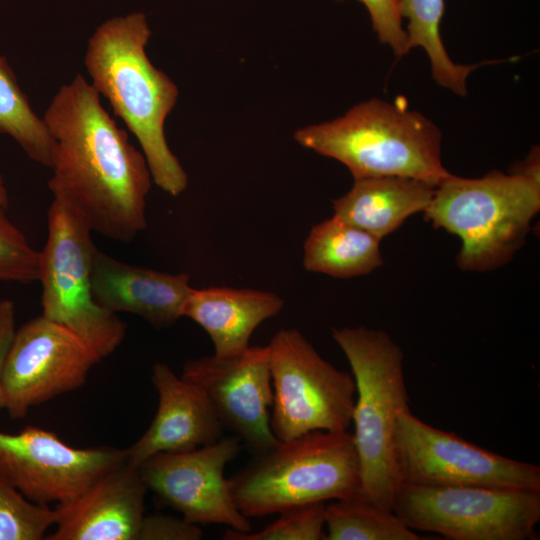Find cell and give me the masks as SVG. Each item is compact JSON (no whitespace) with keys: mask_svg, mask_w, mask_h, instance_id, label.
I'll return each mask as SVG.
<instances>
[{"mask_svg":"<svg viewBox=\"0 0 540 540\" xmlns=\"http://www.w3.org/2000/svg\"><path fill=\"white\" fill-rule=\"evenodd\" d=\"M43 120L56 141L48 187L93 232L131 242L146 228L151 173L144 154L130 142L81 75L62 85Z\"/></svg>","mask_w":540,"mask_h":540,"instance_id":"cell-1","label":"cell"},{"mask_svg":"<svg viewBox=\"0 0 540 540\" xmlns=\"http://www.w3.org/2000/svg\"><path fill=\"white\" fill-rule=\"evenodd\" d=\"M151 34L142 12L109 19L89 38L84 64L92 86L137 138L154 183L178 196L188 176L168 146L164 127L179 91L146 55Z\"/></svg>","mask_w":540,"mask_h":540,"instance_id":"cell-2","label":"cell"},{"mask_svg":"<svg viewBox=\"0 0 540 540\" xmlns=\"http://www.w3.org/2000/svg\"><path fill=\"white\" fill-rule=\"evenodd\" d=\"M293 138L345 165L354 179L399 176L437 187L451 174L441 160L440 129L401 98L362 101L333 120L298 128Z\"/></svg>","mask_w":540,"mask_h":540,"instance_id":"cell-3","label":"cell"},{"mask_svg":"<svg viewBox=\"0 0 540 540\" xmlns=\"http://www.w3.org/2000/svg\"><path fill=\"white\" fill-rule=\"evenodd\" d=\"M540 210L539 149L522 167L480 178L450 174L436 188L425 219L458 236L456 257L463 271L483 272L509 262L522 247Z\"/></svg>","mask_w":540,"mask_h":540,"instance_id":"cell-4","label":"cell"},{"mask_svg":"<svg viewBox=\"0 0 540 540\" xmlns=\"http://www.w3.org/2000/svg\"><path fill=\"white\" fill-rule=\"evenodd\" d=\"M331 331L355 381L352 435L360 465V494L392 509L401 485L396 452L398 419L409 409L403 352L381 329L358 326Z\"/></svg>","mask_w":540,"mask_h":540,"instance_id":"cell-5","label":"cell"},{"mask_svg":"<svg viewBox=\"0 0 540 540\" xmlns=\"http://www.w3.org/2000/svg\"><path fill=\"white\" fill-rule=\"evenodd\" d=\"M238 510L247 518L360 493V465L348 431L315 430L253 458L228 479Z\"/></svg>","mask_w":540,"mask_h":540,"instance_id":"cell-6","label":"cell"},{"mask_svg":"<svg viewBox=\"0 0 540 540\" xmlns=\"http://www.w3.org/2000/svg\"><path fill=\"white\" fill-rule=\"evenodd\" d=\"M47 224V240L39 251L42 315L75 333L102 360L123 342L127 326L93 297V231L57 198L49 207Z\"/></svg>","mask_w":540,"mask_h":540,"instance_id":"cell-7","label":"cell"},{"mask_svg":"<svg viewBox=\"0 0 540 540\" xmlns=\"http://www.w3.org/2000/svg\"><path fill=\"white\" fill-rule=\"evenodd\" d=\"M267 346L273 388L270 425L276 438L347 431L356 398L353 376L326 361L296 328L280 329Z\"/></svg>","mask_w":540,"mask_h":540,"instance_id":"cell-8","label":"cell"},{"mask_svg":"<svg viewBox=\"0 0 540 540\" xmlns=\"http://www.w3.org/2000/svg\"><path fill=\"white\" fill-rule=\"evenodd\" d=\"M392 509L412 530L450 540H531L540 490L401 484Z\"/></svg>","mask_w":540,"mask_h":540,"instance_id":"cell-9","label":"cell"},{"mask_svg":"<svg viewBox=\"0 0 540 540\" xmlns=\"http://www.w3.org/2000/svg\"><path fill=\"white\" fill-rule=\"evenodd\" d=\"M401 484L540 490V467L496 454L403 411L396 431Z\"/></svg>","mask_w":540,"mask_h":540,"instance_id":"cell-10","label":"cell"},{"mask_svg":"<svg viewBox=\"0 0 540 540\" xmlns=\"http://www.w3.org/2000/svg\"><path fill=\"white\" fill-rule=\"evenodd\" d=\"M101 359L68 328L43 315L15 331L3 369L5 408L12 419L78 389Z\"/></svg>","mask_w":540,"mask_h":540,"instance_id":"cell-11","label":"cell"},{"mask_svg":"<svg viewBox=\"0 0 540 540\" xmlns=\"http://www.w3.org/2000/svg\"><path fill=\"white\" fill-rule=\"evenodd\" d=\"M124 462L126 449L75 448L35 426L16 434L0 431V472L37 504L69 502Z\"/></svg>","mask_w":540,"mask_h":540,"instance_id":"cell-12","label":"cell"},{"mask_svg":"<svg viewBox=\"0 0 540 540\" xmlns=\"http://www.w3.org/2000/svg\"><path fill=\"white\" fill-rule=\"evenodd\" d=\"M181 377L202 390L223 430L236 435L253 455L280 441L270 425L273 388L267 345L187 360Z\"/></svg>","mask_w":540,"mask_h":540,"instance_id":"cell-13","label":"cell"},{"mask_svg":"<svg viewBox=\"0 0 540 540\" xmlns=\"http://www.w3.org/2000/svg\"><path fill=\"white\" fill-rule=\"evenodd\" d=\"M236 435L181 453H157L137 468L147 489L195 524H224L249 532L251 524L236 507L224 470L241 450Z\"/></svg>","mask_w":540,"mask_h":540,"instance_id":"cell-14","label":"cell"},{"mask_svg":"<svg viewBox=\"0 0 540 540\" xmlns=\"http://www.w3.org/2000/svg\"><path fill=\"white\" fill-rule=\"evenodd\" d=\"M147 490L138 468L124 462L57 504L55 529L45 540H137Z\"/></svg>","mask_w":540,"mask_h":540,"instance_id":"cell-15","label":"cell"},{"mask_svg":"<svg viewBox=\"0 0 540 540\" xmlns=\"http://www.w3.org/2000/svg\"><path fill=\"white\" fill-rule=\"evenodd\" d=\"M151 380L159 397L157 412L145 433L126 448L128 464L138 467L154 454L187 452L222 437L223 428L198 386L164 363L153 366Z\"/></svg>","mask_w":540,"mask_h":540,"instance_id":"cell-16","label":"cell"},{"mask_svg":"<svg viewBox=\"0 0 540 540\" xmlns=\"http://www.w3.org/2000/svg\"><path fill=\"white\" fill-rule=\"evenodd\" d=\"M95 301L113 312L140 316L157 328L183 317V308L193 289L185 273L171 274L115 259L97 247L91 265Z\"/></svg>","mask_w":540,"mask_h":540,"instance_id":"cell-17","label":"cell"},{"mask_svg":"<svg viewBox=\"0 0 540 540\" xmlns=\"http://www.w3.org/2000/svg\"><path fill=\"white\" fill-rule=\"evenodd\" d=\"M283 306L284 300L273 292L210 286L192 289L182 316L207 332L215 355L230 356L247 349L256 328Z\"/></svg>","mask_w":540,"mask_h":540,"instance_id":"cell-18","label":"cell"},{"mask_svg":"<svg viewBox=\"0 0 540 540\" xmlns=\"http://www.w3.org/2000/svg\"><path fill=\"white\" fill-rule=\"evenodd\" d=\"M435 188L430 183L408 177L354 179L351 189L333 200L334 215L382 240L407 218L424 212Z\"/></svg>","mask_w":540,"mask_h":540,"instance_id":"cell-19","label":"cell"},{"mask_svg":"<svg viewBox=\"0 0 540 540\" xmlns=\"http://www.w3.org/2000/svg\"><path fill=\"white\" fill-rule=\"evenodd\" d=\"M380 241L333 214L309 231L303 244V266L334 278L366 275L383 264Z\"/></svg>","mask_w":540,"mask_h":540,"instance_id":"cell-20","label":"cell"},{"mask_svg":"<svg viewBox=\"0 0 540 540\" xmlns=\"http://www.w3.org/2000/svg\"><path fill=\"white\" fill-rule=\"evenodd\" d=\"M409 49L420 47L426 52L432 78L453 93L467 94V79L481 64L463 65L455 63L442 41L440 26L444 15V0H400Z\"/></svg>","mask_w":540,"mask_h":540,"instance_id":"cell-21","label":"cell"},{"mask_svg":"<svg viewBox=\"0 0 540 540\" xmlns=\"http://www.w3.org/2000/svg\"><path fill=\"white\" fill-rule=\"evenodd\" d=\"M327 540H420L389 508L382 507L360 493L335 499L325 505Z\"/></svg>","mask_w":540,"mask_h":540,"instance_id":"cell-22","label":"cell"},{"mask_svg":"<svg viewBox=\"0 0 540 540\" xmlns=\"http://www.w3.org/2000/svg\"><path fill=\"white\" fill-rule=\"evenodd\" d=\"M0 134L13 138L33 161L51 168L56 141L32 109L7 59L0 55Z\"/></svg>","mask_w":540,"mask_h":540,"instance_id":"cell-23","label":"cell"},{"mask_svg":"<svg viewBox=\"0 0 540 540\" xmlns=\"http://www.w3.org/2000/svg\"><path fill=\"white\" fill-rule=\"evenodd\" d=\"M56 510L27 499L0 472V540H45Z\"/></svg>","mask_w":540,"mask_h":540,"instance_id":"cell-24","label":"cell"},{"mask_svg":"<svg viewBox=\"0 0 540 540\" xmlns=\"http://www.w3.org/2000/svg\"><path fill=\"white\" fill-rule=\"evenodd\" d=\"M326 502L296 505L279 512L263 530L251 533L228 529L224 540H320L324 539Z\"/></svg>","mask_w":540,"mask_h":540,"instance_id":"cell-25","label":"cell"},{"mask_svg":"<svg viewBox=\"0 0 540 540\" xmlns=\"http://www.w3.org/2000/svg\"><path fill=\"white\" fill-rule=\"evenodd\" d=\"M6 210L0 204V282L38 281L39 251L9 219Z\"/></svg>","mask_w":540,"mask_h":540,"instance_id":"cell-26","label":"cell"},{"mask_svg":"<svg viewBox=\"0 0 540 540\" xmlns=\"http://www.w3.org/2000/svg\"><path fill=\"white\" fill-rule=\"evenodd\" d=\"M367 9L378 40L402 57L409 53L408 37L403 27L400 0H358Z\"/></svg>","mask_w":540,"mask_h":540,"instance_id":"cell-27","label":"cell"},{"mask_svg":"<svg viewBox=\"0 0 540 540\" xmlns=\"http://www.w3.org/2000/svg\"><path fill=\"white\" fill-rule=\"evenodd\" d=\"M198 524L162 513L144 515L137 540H200Z\"/></svg>","mask_w":540,"mask_h":540,"instance_id":"cell-28","label":"cell"},{"mask_svg":"<svg viewBox=\"0 0 540 540\" xmlns=\"http://www.w3.org/2000/svg\"><path fill=\"white\" fill-rule=\"evenodd\" d=\"M15 331L14 303L0 295V409L5 408L2 384L3 369Z\"/></svg>","mask_w":540,"mask_h":540,"instance_id":"cell-29","label":"cell"},{"mask_svg":"<svg viewBox=\"0 0 540 540\" xmlns=\"http://www.w3.org/2000/svg\"><path fill=\"white\" fill-rule=\"evenodd\" d=\"M0 204L6 208H8L9 206L8 191H7L4 179L1 174H0Z\"/></svg>","mask_w":540,"mask_h":540,"instance_id":"cell-30","label":"cell"},{"mask_svg":"<svg viewBox=\"0 0 540 540\" xmlns=\"http://www.w3.org/2000/svg\"><path fill=\"white\" fill-rule=\"evenodd\" d=\"M335 1H343V0H335Z\"/></svg>","mask_w":540,"mask_h":540,"instance_id":"cell-31","label":"cell"}]
</instances>
